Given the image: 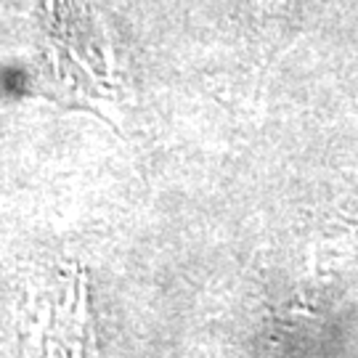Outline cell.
Segmentation results:
<instances>
[]
</instances>
